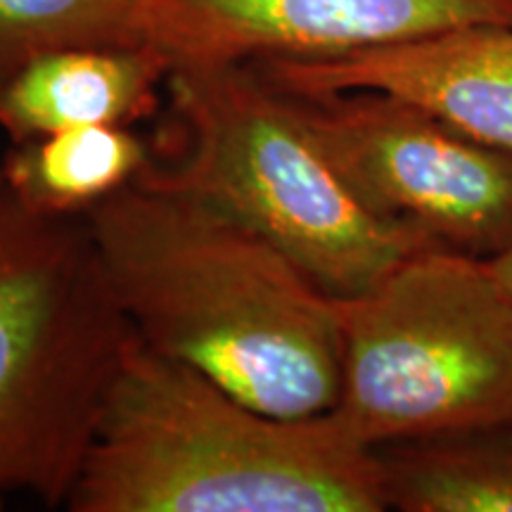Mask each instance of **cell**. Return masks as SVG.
<instances>
[{
  "label": "cell",
  "instance_id": "cell-4",
  "mask_svg": "<svg viewBox=\"0 0 512 512\" xmlns=\"http://www.w3.org/2000/svg\"><path fill=\"white\" fill-rule=\"evenodd\" d=\"M138 332L86 214H41L0 174V508L67 505Z\"/></svg>",
  "mask_w": 512,
  "mask_h": 512
},
{
  "label": "cell",
  "instance_id": "cell-2",
  "mask_svg": "<svg viewBox=\"0 0 512 512\" xmlns=\"http://www.w3.org/2000/svg\"><path fill=\"white\" fill-rule=\"evenodd\" d=\"M72 512H382L377 448L332 413L278 418L138 339L114 382Z\"/></svg>",
  "mask_w": 512,
  "mask_h": 512
},
{
  "label": "cell",
  "instance_id": "cell-10",
  "mask_svg": "<svg viewBox=\"0 0 512 512\" xmlns=\"http://www.w3.org/2000/svg\"><path fill=\"white\" fill-rule=\"evenodd\" d=\"M389 508L512 512V420L377 446Z\"/></svg>",
  "mask_w": 512,
  "mask_h": 512
},
{
  "label": "cell",
  "instance_id": "cell-3",
  "mask_svg": "<svg viewBox=\"0 0 512 512\" xmlns=\"http://www.w3.org/2000/svg\"><path fill=\"white\" fill-rule=\"evenodd\" d=\"M166 95L169 114L136 181L245 223L332 297H356L408 256L441 247L377 214L332 164L292 95L252 62L171 69Z\"/></svg>",
  "mask_w": 512,
  "mask_h": 512
},
{
  "label": "cell",
  "instance_id": "cell-12",
  "mask_svg": "<svg viewBox=\"0 0 512 512\" xmlns=\"http://www.w3.org/2000/svg\"><path fill=\"white\" fill-rule=\"evenodd\" d=\"M145 43L138 0H0V86L57 50Z\"/></svg>",
  "mask_w": 512,
  "mask_h": 512
},
{
  "label": "cell",
  "instance_id": "cell-9",
  "mask_svg": "<svg viewBox=\"0 0 512 512\" xmlns=\"http://www.w3.org/2000/svg\"><path fill=\"white\" fill-rule=\"evenodd\" d=\"M169 74L152 43L57 50L0 86V131L19 145L69 128L131 126L157 112Z\"/></svg>",
  "mask_w": 512,
  "mask_h": 512
},
{
  "label": "cell",
  "instance_id": "cell-8",
  "mask_svg": "<svg viewBox=\"0 0 512 512\" xmlns=\"http://www.w3.org/2000/svg\"><path fill=\"white\" fill-rule=\"evenodd\" d=\"M256 72L287 93L382 91L512 152V24H463L330 57H268Z\"/></svg>",
  "mask_w": 512,
  "mask_h": 512
},
{
  "label": "cell",
  "instance_id": "cell-5",
  "mask_svg": "<svg viewBox=\"0 0 512 512\" xmlns=\"http://www.w3.org/2000/svg\"><path fill=\"white\" fill-rule=\"evenodd\" d=\"M339 425L366 446L512 420V297L489 259L430 247L335 297Z\"/></svg>",
  "mask_w": 512,
  "mask_h": 512
},
{
  "label": "cell",
  "instance_id": "cell-11",
  "mask_svg": "<svg viewBox=\"0 0 512 512\" xmlns=\"http://www.w3.org/2000/svg\"><path fill=\"white\" fill-rule=\"evenodd\" d=\"M150 162L131 126H83L12 145L0 174L19 202L41 214H88Z\"/></svg>",
  "mask_w": 512,
  "mask_h": 512
},
{
  "label": "cell",
  "instance_id": "cell-13",
  "mask_svg": "<svg viewBox=\"0 0 512 512\" xmlns=\"http://www.w3.org/2000/svg\"><path fill=\"white\" fill-rule=\"evenodd\" d=\"M489 264H491V268H494L498 280H501L503 287L512 297V247L505 249L503 254L494 256V259H489Z\"/></svg>",
  "mask_w": 512,
  "mask_h": 512
},
{
  "label": "cell",
  "instance_id": "cell-6",
  "mask_svg": "<svg viewBox=\"0 0 512 512\" xmlns=\"http://www.w3.org/2000/svg\"><path fill=\"white\" fill-rule=\"evenodd\" d=\"M290 95L377 214L477 259L512 247V152L382 91Z\"/></svg>",
  "mask_w": 512,
  "mask_h": 512
},
{
  "label": "cell",
  "instance_id": "cell-7",
  "mask_svg": "<svg viewBox=\"0 0 512 512\" xmlns=\"http://www.w3.org/2000/svg\"><path fill=\"white\" fill-rule=\"evenodd\" d=\"M171 69L330 57L463 24H512V0H138Z\"/></svg>",
  "mask_w": 512,
  "mask_h": 512
},
{
  "label": "cell",
  "instance_id": "cell-1",
  "mask_svg": "<svg viewBox=\"0 0 512 512\" xmlns=\"http://www.w3.org/2000/svg\"><path fill=\"white\" fill-rule=\"evenodd\" d=\"M140 342L278 418L330 413L342 389L335 297L264 235L143 181L86 214Z\"/></svg>",
  "mask_w": 512,
  "mask_h": 512
}]
</instances>
